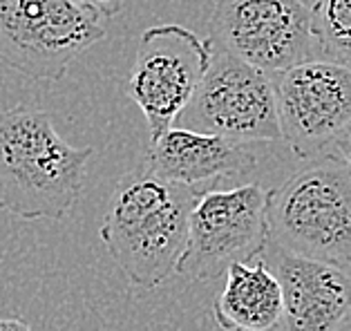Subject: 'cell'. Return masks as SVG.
Here are the masks:
<instances>
[{
	"label": "cell",
	"instance_id": "5bb4252c",
	"mask_svg": "<svg viewBox=\"0 0 351 331\" xmlns=\"http://www.w3.org/2000/svg\"><path fill=\"white\" fill-rule=\"evenodd\" d=\"M76 3H81L85 7H90V10L99 12L104 19H110V16L121 12V7L128 3V0H76Z\"/></svg>",
	"mask_w": 351,
	"mask_h": 331
},
{
	"label": "cell",
	"instance_id": "8fae6325",
	"mask_svg": "<svg viewBox=\"0 0 351 331\" xmlns=\"http://www.w3.org/2000/svg\"><path fill=\"white\" fill-rule=\"evenodd\" d=\"M255 164V157L239 143L173 125L150 141L143 168L166 182L197 188L221 177L246 175Z\"/></svg>",
	"mask_w": 351,
	"mask_h": 331
},
{
	"label": "cell",
	"instance_id": "30bf717a",
	"mask_svg": "<svg viewBox=\"0 0 351 331\" xmlns=\"http://www.w3.org/2000/svg\"><path fill=\"white\" fill-rule=\"evenodd\" d=\"M262 260L282 291L285 331H338L351 316V273L327 262L293 256L271 242Z\"/></svg>",
	"mask_w": 351,
	"mask_h": 331
},
{
	"label": "cell",
	"instance_id": "7c38bea8",
	"mask_svg": "<svg viewBox=\"0 0 351 331\" xmlns=\"http://www.w3.org/2000/svg\"><path fill=\"white\" fill-rule=\"evenodd\" d=\"M213 320L221 331H276L282 322V291L262 258L233 265L213 302Z\"/></svg>",
	"mask_w": 351,
	"mask_h": 331
},
{
	"label": "cell",
	"instance_id": "7a4b0ae2",
	"mask_svg": "<svg viewBox=\"0 0 351 331\" xmlns=\"http://www.w3.org/2000/svg\"><path fill=\"white\" fill-rule=\"evenodd\" d=\"M92 146H70L45 110L16 106L0 112V210L61 222L81 197Z\"/></svg>",
	"mask_w": 351,
	"mask_h": 331
},
{
	"label": "cell",
	"instance_id": "6da1fadb",
	"mask_svg": "<svg viewBox=\"0 0 351 331\" xmlns=\"http://www.w3.org/2000/svg\"><path fill=\"white\" fill-rule=\"evenodd\" d=\"M197 193L143 166L117 184L99 237L132 286L150 291L177 273Z\"/></svg>",
	"mask_w": 351,
	"mask_h": 331
},
{
	"label": "cell",
	"instance_id": "3957f363",
	"mask_svg": "<svg viewBox=\"0 0 351 331\" xmlns=\"http://www.w3.org/2000/svg\"><path fill=\"white\" fill-rule=\"evenodd\" d=\"M269 242L293 256L351 269V166L329 152L269 191Z\"/></svg>",
	"mask_w": 351,
	"mask_h": 331
},
{
	"label": "cell",
	"instance_id": "4fadbf2b",
	"mask_svg": "<svg viewBox=\"0 0 351 331\" xmlns=\"http://www.w3.org/2000/svg\"><path fill=\"white\" fill-rule=\"evenodd\" d=\"M311 29L329 63L351 72V0H315Z\"/></svg>",
	"mask_w": 351,
	"mask_h": 331
},
{
	"label": "cell",
	"instance_id": "277c9868",
	"mask_svg": "<svg viewBox=\"0 0 351 331\" xmlns=\"http://www.w3.org/2000/svg\"><path fill=\"white\" fill-rule=\"evenodd\" d=\"M104 36V16L76 0H0V63L29 79H63Z\"/></svg>",
	"mask_w": 351,
	"mask_h": 331
},
{
	"label": "cell",
	"instance_id": "9a60e30c",
	"mask_svg": "<svg viewBox=\"0 0 351 331\" xmlns=\"http://www.w3.org/2000/svg\"><path fill=\"white\" fill-rule=\"evenodd\" d=\"M0 331H32V327L21 316L0 309Z\"/></svg>",
	"mask_w": 351,
	"mask_h": 331
},
{
	"label": "cell",
	"instance_id": "ba28073f",
	"mask_svg": "<svg viewBox=\"0 0 351 331\" xmlns=\"http://www.w3.org/2000/svg\"><path fill=\"white\" fill-rule=\"evenodd\" d=\"M282 139L300 159L342 152L351 137V72L304 61L273 79Z\"/></svg>",
	"mask_w": 351,
	"mask_h": 331
},
{
	"label": "cell",
	"instance_id": "2e32d148",
	"mask_svg": "<svg viewBox=\"0 0 351 331\" xmlns=\"http://www.w3.org/2000/svg\"><path fill=\"white\" fill-rule=\"evenodd\" d=\"M342 155H345V159L349 161V166H351V137H349V141H347L345 150H342Z\"/></svg>",
	"mask_w": 351,
	"mask_h": 331
},
{
	"label": "cell",
	"instance_id": "52a82bcc",
	"mask_svg": "<svg viewBox=\"0 0 351 331\" xmlns=\"http://www.w3.org/2000/svg\"><path fill=\"white\" fill-rule=\"evenodd\" d=\"M213 43L177 23L143 29L128 76V97L145 117L150 141L173 128L206 74Z\"/></svg>",
	"mask_w": 351,
	"mask_h": 331
},
{
	"label": "cell",
	"instance_id": "5b68a950",
	"mask_svg": "<svg viewBox=\"0 0 351 331\" xmlns=\"http://www.w3.org/2000/svg\"><path fill=\"white\" fill-rule=\"evenodd\" d=\"M267 201L269 191L260 184L197 193L177 273L210 282L226 275L228 267L262 258L269 244Z\"/></svg>",
	"mask_w": 351,
	"mask_h": 331
},
{
	"label": "cell",
	"instance_id": "9c48e42d",
	"mask_svg": "<svg viewBox=\"0 0 351 331\" xmlns=\"http://www.w3.org/2000/svg\"><path fill=\"white\" fill-rule=\"evenodd\" d=\"M210 43L267 74L311 61V7L304 0H215Z\"/></svg>",
	"mask_w": 351,
	"mask_h": 331
},
{
	"label": "cell",
	"instance_id": "8992f818",
	"mask_svg": "<svg viewBox=\"0 0 351 331\" xmlns=\"http://www.w3.org/2000/svg\"><path fill=\"white\" fill-rule=\"evenodd\" d=\"M175 125L239 146L282 139L271 74L213 47L208 70Z\"/></svg>",
	"mask_w": 351,
	"mask_h": 331
}]
</instances>
